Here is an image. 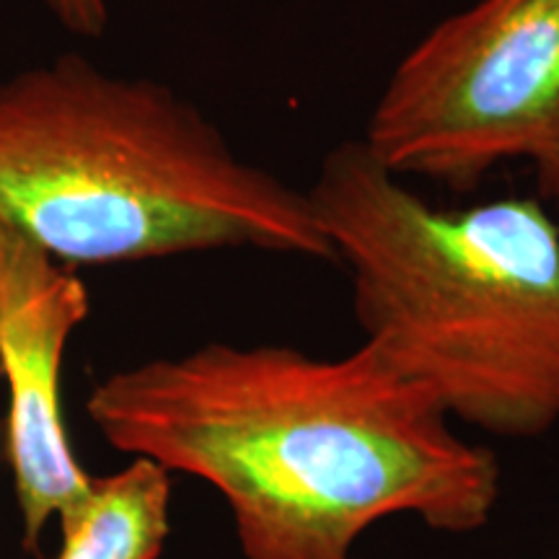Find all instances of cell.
<instances>
[{
	"instance_id": "6da1fadb",
	"label": "cell",
	"mask_w": 559,
	"mask_h": 559,
	"mask_svg": "<svg viewBox=\"0 0 559 559\" xmlns=\"http://www.w3.org/2000/svg\"><path fill=\"white\" fill-rule=\"evenodd\" d=\"M88 415L117 451L207 481L243 559H355L400 515L474 534L502 495L495 451L366 340L334 358L207 342L111 373Z\"/></svg>"
},
{
	"instance_id": "7a4b0ae2",
	"label": "cell",
	"mask_w": 559,
	"mask_h": 559,
	"mask_svg": "<svg viewBox=\"0 0 559 559\" xmlns=\"http://www.w3.org/2000/svg\"><path fill=\"white\" fill-rule=\"evenodd\" d=\"M306 192L362 340L453 423L508 440L557 428L559 226L547 205H432L362 140L334 145Z\"/></svg>"
},
{
	"instance_id": "3957f363",
	"label": "cell",
	"mask_w": 559,
	"mask_h": 559,
	"mask_svg": "<svg viewBox=\"0 0 559 559\" xmlns=\"http://www.w3.org/2000/svg\"><path fill=\"white\" fill-rule=\"evenodd\" d=\"M0 221L73 264L254 249L334 262L309 192L177 91L60 55L0 83Z\"/></svg>"
},
{
	"instance_id": "277c9868",
	"label": "cell",
	"mask_w": 559,
	"mask_h": 559,
	"mask_svg": "<svg viewBox=\"0 0 559 559\" xmlns=\"http://www.w3.org/2000/svg\"><path fill=\"white\" fill-rule=\"evenodd\" d=\"M362 145L396 177L469 192L510 160L559 158V0H477L391 70Z\"/></svg>"
},
{
	"instance_id": "5b68a950",
	"label": "cell",
	"mask_w": 559,
	"mask_h": 559,
	"mask_svg": "<svg viewBox=\"0 0 559 559\" xmlns=\"http://www.w3.org/2000/svg\"><path fill=\"white\" fill-rule=\"evenodd\" d=\"M86 317V285L0 221V368L11 389L9 456L29 547L52 515L66 519L94 487L73 459L60 409L62 355Z\"/></svg>"
},
{
	"instance_id": "8992f818",
	"label": "cell",
	"mask_w": 559,
	"mask_h": 559,
	"mask_svg": "<svg viewBox=\"0 0 559 559\" xmlns=\"http://www.w3.org/2000/svg\"><path fill=\"white\" fill-rule=\"evenodd\" d=\"M171 474L132 459L111 477H94L88 498L60 519L58 559H156L171 534Z\"/></svg>"
},
{
	"instance_id": "52a82bcc",
	"label": "cell",
	"mask_w": 559,
	"mask_h": 559,
	"mask_svg": "<svg viewBox=\"0 0 559 559\" xmlns=\"http://www.w3.org/2000/svg\"><path fill=\"white\" fill-rule=\"evenodd\" d=\"M66 29L81 37H102L109 24L107 0H45Z\"/></svg>"
},
{
	"instance_id": "ba28073f",
	"label": "cell",
	"mask_w": 559,
	"mask_h": 559,
	"mask_svg": "<svg viewBox=\"0 0 559 559\" xmlns=\"http://www.w3.org/2000/svg\"><path fill=\"white\" fill-rule=\"evenodd\" d=\"M536 177H539V190L544 194V200L549 202V213L555 215L559 226V158L536 171Z\"/></svg>"
}]
</instances>
